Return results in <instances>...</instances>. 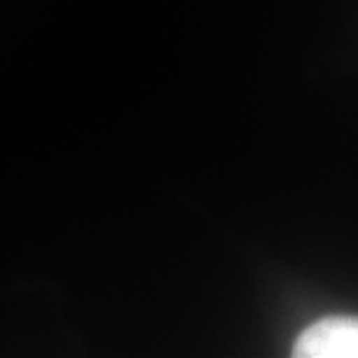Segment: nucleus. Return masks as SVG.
<instances>
[{"instance_id":"obj_1","label":"nucleus","mask_w":358,"mask_h":358,"mask_svg":"<svg viewBox=\"0 0 358 358\" xmlns=\"http://www.w3.org/2000/svg\"><path fill=\"white\" fill-rule=\"evenodd\" d=\"M298 358H358V317H326L307 326L293 345Z\"/></svg>"}]
</instances>
